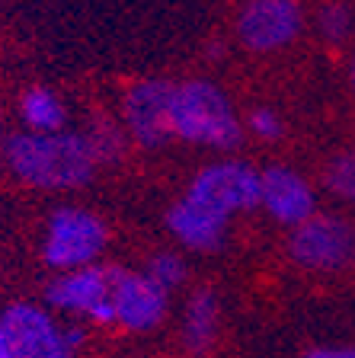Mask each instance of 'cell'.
<instances>
[{"label": "cell", "instance_id": "cell-3", "mask_svg": "<svg viewBox=\"0 0 355 358\" xmlns=\"http://www.w3.org/2000/svg\"><path fill=\"white\" fill-rule=\"evenodd\" d=\"M0 329L16 358H74L87 333L58 323L52 310L32 301H13L0 310Z\"/></svg>", "mask_w": 355, "mask_h": 358}, {"label": "cell", "instance_id": "cell-23", "mask_svg": "<svg viewBox=\"0 0 355 358\" xmlns=\"http://www.w3.org/2000/svg\"><path fill=\"white\" fill-rule=\"evenodd\" d=\"M352 87H355V61H352Z\"/></svg>", "mask_w": 355, "mask_h": 358}, {"label": "cell", "instance_id": "cell-18", "mask_svg": "<svg viewBox=\"0 0 355 358\" xmlns=\"http://www.w3.org/2000/svg\"><path fill=\"white\" fill-rule=\"evenodd\" d=\"M87 141L93 148V154H97V160H116L118 150H122V134L109 122H97L93 134H87Z\"/></svg>", "mask_w": 355, "mask_h": 358}, {"label": "cell", "instance_id": "cell-10", "mask_svg": "<svg viewBox=\"0 0 355 358\" xmlns=\"http://www.w3.org/2000/svg\"><path fill=\"white\" fill-rule=\"evenodd\" d=\"M301 32L298 0H246L237 16V36L250 52L285 48Z\"/></svg>", "mask_w": 355, "mask_h": 358}, {"label": "cell", "instance_id": "cell-16", "mask_svg": "<svg viewBox=\"0 0 355 358\" xmlns=\"http://www.w3.org/2000/svg\"><path fill=\"white\" fill-rule=\"evenodd\" d=\"M323 182L333 195L355 201V150L333 157V164L326 166V173H323Z\"/></svg>", "mask_w": 355, "mask_h": 358}, {"label": "cell", "instance_id": "cell-1", "mask_svg": "<svg viewBox=\"0 0 355 358\" xmlns=\"http://www.w3.org/2000/svg\"><path fill=\"white\" fill-rule=\"evenodd\" d=\"M4 157H7L13 176L36 189L87 186L99 164L87 141V134H67V131L13 134V138H7Z\"/></svg>", "mask_w": 355, "mask_h": 358}, {"label": "cell", "instance_id": "cell-17", "mask_svg": "<svg viewBox=\"0 0 355 358\" xmlns=\"http://www.w3.org/2000/svg\"><path fill=\"white\" fill-rule=\"evenodd\" d=\"M317 22H320L323 38H330V42H342V38L349 36V29H352V13H349L346 3H326V7L320 10Z\"/></svg>", "mask_w": 355, "mask_h": 358}, {"label": "cell", "instance_id": "cell-20", "mask_svg": "<svg viewBox=\"0 0 355 358\" xmlns=\"http://www.w3.org/2000/svg\"><path fill=\"white\" fill-rule=\"evenodd\" d=\"M301 358H355V345H314Z\"/></svg>", "mask_w": 355, "mask_h": 358}, {"label": "cell", "instance_id": "cell-2", "mask_svg": "<svg viewBox=\"0 0 355 358\" xmlns=\"http://www.w3.org/2000/svg\"><path fill=\"white\" fill-rule=\"evenodd\" d=\"M173 138L186 144L230 150L240 144L244 131L230 99L211 80H186L173 96Z\"/></svg>", "mask_w": 355, "mask_h": 358}, {"label": "cell", "instance_id": "cell-22", "mask_svg": "<svg viewBox=\"0 0 355 358\" xmlns=\"http://www.w3.org/2000/svg\"><path fill=\"white\" fill-rule=\"evenodd\" d=\"M4 148H7V144H4V131H0V157H4Z\"/></svg>", "mask_w": 355, "mask_h": 358}, {"label": "cell", "instance_id": "cell-13", "mask_svg": "<svg viewBox=\"0 0 355 358\" xmlns=\"http://www.w3.org/2000/svg\"><path fill=\"white\" fill-rule=\"evenodd\" d=\"M218 339V298L215 291L199 288L186 301L183 313V343L193 355H208Z\"/></svg>", "mask_w": 355, "mask_h": 358}, {"label": "cell", "instance_id": "cell-21", "mask_svg": "<svg viewBox=\"0 0 355 358\" xmlns=\"http://www.w3.org/2000/svg\"><path fill=\"white\" fill-rule=\"evenodd\" d=\"M0 358H16L13 349H10V343H7V336H4V329H0Z\"/></svg>", "mask_w": 355, "mask_h": 358}, {"label": "cell", "instance_id": "cell-7", "mask_svg": "<svg viewBox=\"0 0 355 358\" xmlns=\"http://www.w3.org/2000/svg\"><path fill=\"white\" fill-rule=\"evenodd\" d=\"M288 253L301 268L336 272L355 259V234L342 217L314 215L295 227L288 240Z\"/></svg>", "mask_w": 355, "mask_h": 358}, {"label": "cell", "instance_id": "cell-4", "mask_svg": "<svg viewBox=\"0 0 355 358\" xmlns=\"http://www.w3.org/2000/svg\"><path fill=\"white\" fill-rule=\"evenodd\" d=\"M106 243H109V231L97 215L83 208H58L45 227L42 259L58 272H74L93 266Z\"/></svg>", "mask_w": 355, "mask_h": 358}, {"label": "cell", "instance_id": "cell-8", "mask_svg": "<svg viewBox=\"0 0 355 358\" xmlns=\"http://www.w3.org/2000/svg\"><path fill=\"white\" fill-rule=\"evenodd\" d=\"M112 307H116V327L128 333H151L163 323L170 294L157 288L144 272H132L122 266H109Z\"/></svg>", "mask_w": 355, "mask_h": 358}, {"label": "cell", "instance_id": "cell-14", "mask_svg": "<svg viewBox=\"0 0 355 358\" xmlns=\"http://www.w3.org/2000/svg\"><path fill=\"white\" fill-rule=\"evenodd\" d=\"M20 115L32 134H58V131H64V122H67L64 103L48 87L26 90L20 96Z\"/></svg>", "mask_w": 355, "mask_h": 358}, {"label": "cell", "instance_id": "cell-5", "mask_svg": "<svg viewBox=\"0 0 355 358\" xmlns=\"http://www.w3.org/2000/svg\"><path fill=\"white\" fill-rule=\"evenodd\" d=\"M186 199L218 217L250 211L259 205V173L250 164L221 160V164H211L195 173Z\"/></svg>", "mask_w": 355, "mask_h": 358}, {"label": "cell", "instance_id": "cell-6", "mask_svg": "<svg viewBox=\"0 0 355 358\" xmlns=\"http://www.w3.org/2000/svg\"><path fill=\"white\" fill-rule=\"evenodd\" d=\"M45 301L52 304V310L83 317L93 327H116L109 266H87L74 268V272H61L45 288Z\"/></svg>", "mask_w": 355, "mask_h": 358}, {"label": "cell", "instance_id": "cell-19", "mask_svg": "<svg viewBox=\"0 0 355 358\" xmlns=\"http://www.w3.org/2000/svg\"><path fill=\"white\" fill-rule=\"evenodd\" d=\"M250 128L259 134V138H266V141H275V138H281V131H285V128H281V119L272 109H253Z\"/></svg>", "mask_w": 355, "mask_h": 358}, {"label": "cell", "instance_id": "cell-11", "mask_svg": "<svg viewBox=\"0 0 355 358\" xmlns=\"http://www.w3.org/2000/svg\"><path fill=\"white\" fill-rule=\"evenodd\" d=\"M259 205L279 224L298 227L314 217V189L301 173L288 166H269L259 173Z\"/></svg>", "mask_w": 355, "mask_h": 358}, {"label": "cell", "instance_id": "cell-9", "mask_svg": "<svg viewBox=\"0 0 355 358\" xmlns=\"http://www.w3.org/2000/svg\"><path fill=\"white\" fill-rule=\"evenodd\" d=\"M173 96L176 83L141 80L122 99V115L141 148H160L173 138Z\"/></svg>", "mask_w": 355, "mask_h": 358}, {"label": "cell", "instance_id": "cell-12", "mask_svg": "<svg viewBox=\"0 0 355 358\" xmlns=\"http://www.w3.org/2000/svg\"><path fill=\"white\" fill-rule=\"evenodd\" d=\"M167 227L170 234L189 250H199V253H211L224 243V231H228V217H218L211 211H205L202 205L183 199L167 211Z\"/></svg>", "mask_w": 355, "mask_h": 358}, {"label": "cell", "instance_id": "cell-15", "mask_svg": "<svg viewBox=\"0 0 355 358\" xmlns=\"http://www.w3.org/2000/svg\"><path fill=\"white\" fill-rule=\"evenodd\" d=\"M186 272H189V268H186L179 253H157V256H151L148 268H144V275H148L157 288L167 291V294L186 282Z\"/></svg>", "mask_w": 355, "mask_h": 358}]
</instances>
